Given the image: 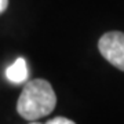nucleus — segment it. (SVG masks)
Wrapping results in <instances>:
<instances>
[{"instance_id": "20e7f679", "label": "nucleus", "mask_w": 124, "mask_h": 124, "mask_svg": "<svg viewBox=\"0 0 124 124\" xmlns=\"http://www.w3.org/2000/svg\"><path fill=\"white\" fill-rule=\"evenodd\" d=\"M46 124H76V123L69 119H66V117H55V119L48 120Z\"/></svg>"}, {"instance_id": "39448f33", "label": "nucleus", "mask_w": 124, "mask_h": 124, "mask_svg": "<svg viewBox=\"0 0 124 124\" xmlns=\"http://www.w3.org/2000/svg\"><path fill=\"white\" fill-rule=\"evenodd\" d=\"M7 6H8V0H0V14L7 10Z\"/></svg>"}, {"instance_id": "7ed1b4c3", "label": "nucleus", "mask_w": 124, "mask_h": 124, "mask_svg": "<svg viewBox=\"0 0 124 124\" xmlns=\"http://www.w3.org/2000/svg\"><path fill=\"white\" fill-rule=\"evenodd\" d=\"M6 77L15 84L23 83L28 79V65L26 61L23 58H18L17 61L11 63L7 69H6Z\"/></svg>"}, {"instance_id": "f03ea898", "label": "nucleus", "mask_w": 124, "mask_h": 124, "mask_svg": "<svg viewBox=\"0 0 124 124\" xmlns=\"http://www.w3.org/2000/svg\"><path fill=\"white\" fill-rule=\"evenodd\" d=\"M98 48L109 63L124 72V33L108 32L99 39Z\"/></svg>"}, {"instance_id": "f257e3e1", "label": "nucleus", "mask_w": 124, "mask_h": 124, "mask_svg": "<svg viewBox=\"0 0 124 124\" xmlns=\"http://www.w3.org/2000/svg\"><path fill=\"white\" fill-rule=\"evenodd\" d=\"M57 105V95L47 80L28 81L18 98L17 110L26 120H37L50 115Z\"/></svg>"}, {"instance_id": "423d86ee", "label": "nucleus", "mask_w": 124, "mask_h": 124, "mask_svg": "<svg viewBox=\"0 0 124 124\" xmlns=\"http://www.w3.org/2000/svg\"><path fill=\"white\" fill-rule=\"evenodd\" d=\"M31 124H40V123H31Z\"/></svg>"}]
</instances>
